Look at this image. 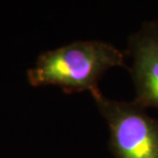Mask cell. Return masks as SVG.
Masks as SVG:
<instances>
[{
    "instance_id": "7a4b0ae2",
    "label": "cell",
    "mask_w": 158,
    "mask_h": 158,
    "mask_svg": "<svg viewBox=\"0 0 158 158\" xmlns=\"http://www.w3.org/2000/svg\"><path fill=\"white\" fill-rule=\"evenodd\" d=\"M90 94L110 131L115 158H158V119L135 102L107 98L99 87Z\"/></svg>"
},
{
    "instance_id": "6da1fadb",
    "label": "cell",
    "mask_w": 158,
    "mask_h": 158,
    "mask_svg": "<svg viewBox=\"0 0 158 158\" xmlns=\"http://www.w3.org/2000/svg\"><path fill=\"white\" fill-rule=\"evenodd\" d=\"M125 53L102 40H80L40 53L27 72L34 87L55 85L66 94L90 91L114 67H126Z\"/></svg>"
},
{
    "instance_id": "3957f363",
    "label": "cell",
    "mask_w": 158,
    "mask_h": 158,
    "mask_svg": "<svg viewBox=\"0 0 158 158\" xmlns=\"http://www.w3.org/2000/svg\"><path fill=\"white\" fill-rule=\"evenodd\" d=\"M129 72L135 85L134 102L145 109H158V21H146L128 37Z\"/></svg>"
}]
</instances>
